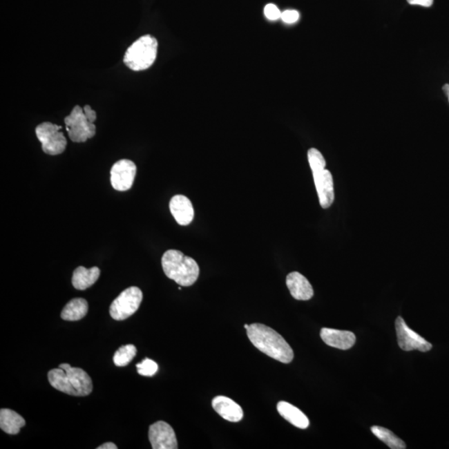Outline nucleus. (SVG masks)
I'll return each mask as SVG.
<instances>
[{"instance_id": "1", "label": "nucleus", "mask_w": 449, "mask_h": 449, "mask_svg": "<svg viewBox=\"0 0 449 449\" xmlns=\"http://www.w3.org/2000/svg\"><path fill=\"white\" fill-rule=\"evenodd\" d=\"M249 340L253 345L269 357L284 364L293 361V350L287 341L276 330L262 324H252L247 329Z\"/></svg>"}, {"instance_id": "2", "label": "nucleus", "mask_w": 449, "mask_h": 449, "mask_svg": "<svg viewBox=\"0 0 449 449\" xmlns=\"http://www.w3.org/2000/svg\"><path fill=\"white\" fill-rule=\"evenodd\" d=\"M48 382L62 393L85 397L92 393L93 382L83 369L73 368L70 365L61 364L48 374Z\"/></svg>"}, {"instance_id": "3", "label": "nucleus", "mask_w": 449, "mask_h": 449, "mask_svg": "<svg viewBox=\"0 0 449 449\" xmlns=\"http://www.w3.org/2000/svg\"><path fill=\"white\" fill-rule=\"evenodd\" d=\"M163 271L181 287H191L198 280L200 269L197 261L182 251L169 250L162 258Z\"/></svg>"}, {"instance_id": "4", "label": "nucleus", "mask_w": 449, "mask_h": 449, "mask_svg": "<svg viewBox=\"0 0 449 449\" xmlns=\"http://www.w3.org/2000/svg\"><path fill=\"white\" fill-rule=\"evenodd\" d=\"M157 40L152 35L142 36L131 45L124 55L126 66L133 71H142L153 66L157 56Z\"/></svg>"}, {"instance_id": "5", "label": "nucleus", "mask_w": 449, "mask_h": 449, "mask_svg": "<svg viewBox=\"0 0 449 449\" xmlns=\"http://www.w3.org/2000/svg\"><path fill=\"white\" fill-rule=\"evenodd\" d=\"M142 292L136 287H129L122 292L110 305V316L115 321H124L132 316L142 301Z\"/></svg>"}, {"instance_id": "6", "label": "nucleus", "mask_w": 449, "mask_h": 449, "mask_svg": "<svg viewBox=\"0 0 449 449\" xmlns=\"http://www.w3.org/2000/svg\"><path fill=\"white\" fill-rule=\"evenodd\" d=\"M65 125L71 141L84 142L95 136L96 126L89 122L84 109L79 106L73 108L70 115L65 117Z\"/></svg>"}, {"instance_id": "7", "label": "nucleus", "mask_w": 449, "mask_h": 449, "mask_svg": "<svg viewBox=\"0 0 449 449\" xmlns=\"http://www.w3.org/2000/svg\"><path fill=\"white\" fill-rule=\"evenodd\" d=\"M62 126L51 122H43L37 126V137L42 144V150L46 154L56 156L63 153L66 149L67 140L60 130Z\"/></svg>"}, {"instance_id": "8", "label": "nucleus", "mask_w": 449, "mask_h": 449, "mask_svg": "<svg viewBox=\"0 0 449 449\" xmlns=\"http://www.w3.org/2000/svg\"><path fill=\"white\" fill-rule=\"evenodd\" d=\"M396 334H397L398 344L404 351L417 350L421 352H427L432 348V345L426 338L412 330L407 325L402 317L399 316L395 322Z\"/></svg>"}, {"instance_id": "9", "label": "nucleus", "mask_w": 449, "mask_h": 449, "mask_svg": "<svg viewBox=\"0 0 449 449\" xmlns=\"http://www.w3.org/2000/svg\"><path fill=\"white\" fill-rule=\"evenodd\" d=\"M137 174V166L133 161L122 159L111 169V183L114 189L126 191L132 189Z\"/></svg>"}, {"instance_id": "10", "label": "nucleus", "mask_w": 449, "mask_h": 449, "mask_svg": "<svg viewBox=\"0 0 449 449\" xmlns=\"http://www.w3.org/2000/svg\"><path fill=\"white\" fill-rule=\"evenodd\" d=\"M149 437L153 449H178V444L173 428L164 421H158L149 427Z\"/></svg>"}, {"instance_id": "11", "label": "nucleus", "mask_w": 449, "mask_h": 449, "mask_svg": "<svg viewBox=\"0 0 449 449\" xmlns=\"http://www.w3.org/2000/svg\"><path fill=\"white\" fill-rule=\"evenodd\" d=\"M314 185L322 208L327 209L332 205L334 200V181L330 171L322 170L313 173Z\"/></svg>"}, {"instance_id": "12", "label": "nucleus", "mask_w": 449, "mask_h": 449, "mask_svg": "<svg viewBox=\"0 0 449 449\" xmlns=\"http://www.w3.org/2000/svg\"><path fill=\"white\" fill-rule=\"evenodd\" d=\"M169 207L175 222L181 226H187L193 222L194 218L193 206L185 195H174L171 200Z\"/></svg>"}, {"instance_id": "13", "label": "nucleus", "mask_w": 449, "mask_h": 449, "mask_svg": "<svg viewBox=\"0 0 449 449\" xmlns=\"http://www.w3.org/2000/svg\"><path fill=\"white\" fill-rule=\"evenodd\" d=\"M212 407L220 417L230 422H240L243 419L242 407L226 396H218L212 400Z\"/></svg>"}, {"instance_id": "14", "label": "nucleus", "mask_w": 449, "mask_h": 449, "mask_svg": "<svg viewBox=\"0 0 449 449\" xmlns=\"http://www.w3.org/2000/svg\"><path fill=\"white\" fill-rule=\"evenodd\" d=\"M321 337L326 345L343 350L352 348L356 341L352 332L329 328L321 329Z\"/></svg>"}, {"instance_id": "15", "label": "nucleus", "mask_w": 449, "mask_h": 449, "mask_svg": "<svg viewBox=\"0 0 449 449\" xmlns=\"http://www.w3.org/2000/svg\"><path fill=\"white\" fill-rule=\"evenodd\" d=\"M287 285L293 298L298 300H309L314 296V289L309 280L297 271L289 273Z\"/></svg>"}, {"instance_id": "16", "label": "nucleus", "mask_w": 449, "mask_h": 449, "mask_svg": "<svg viewBox=\"0 0 449 449\" xmlns=\"http://www.w3.org/2000/svg\"><path fill=\"white\" fill-rule=\"evenodd\" d=\"M277 410H278L281 417H283L295 427L305 430L309 426L307 416L291 403L280 401L277 404Z\"/></svg>"}, {"instance_id": "17", "label": "nucleus", "mask_w": 449, "mask_h": 449, "mask_svg": "<svg viewBox=\"0 0 449 449\" xmlns=\"http://www.w3.org/2000/svg\"><path fill=\"white\" fill-rule=\"evenodd\" d=\"M100 276L99 267H93L86 269L84 267H77L73 271L72 284L73 287L79 291H84L97 283Z\"/></svg>"}, {"instance_id": "18", "label": "nucleus", "mask_w": 449, "mask_h": 449, "mask_svg": "<svg viewBox=\"0 0 449 449\" xmlns=\"http://www.w3.org/2000/svg\"><path fill=\"white\" fill-rule=\"evenodd\" d=\"M26 420L10 409H2L0 410V428L8 434H18L20 430L26 426Z\"/></svg>"}, {"instance_id": "19", "label": "nucleus", "mask_w": 449, "mask_h": 449, "mask_svg": "<svg viewBox=\"0 0 449 449\" xmlns=\"http://www.w3.org/2000/svg\"><path fill=\"white\" fill-rule=\"evenodd\" d=\"M88 312V301L83 298H75L65 305L61 313V318L67 321H77L83 319Z\"/></svg>"}, {"instance_id": "20", "label": "nucleus", "mask_w": 449, "mask_h": 449, "mask_svg": "<svg viewBox=\"0 0 449 449\" xmlns=\"http://www.w3.org/2000/svg\"><path fill=\"white\" fill-rule=\"evenodd\" d=\"M371 431L379 440H381L392 449H405L407 448L405 443L402 439L385 428L373 426L371 428Z\"/></svg>"}, {"instance_id": "21", "label": "nucleus", "mask_w": 449, "mask_h": 449, "mask_svg": "<svg viewBox=\"0 0 449 449\" xmlns=\"http://www.w3.org/2000/svg\"><path fill=\"white\" fill-rule=\"evenodd\" d=\"M137 348L133 345L121 346L113 356V362L116 366L124 367L130 364L137 355Z\"/></svg>"}, {"instance_id": "22", "label": "nucleus", "mask_w": 449, "mask_h": 449, "mask_svg": "<svg viewBox=\"0 0 449 449\" xmlns=\"http://www.w3.org/2000/svg\"><path fill=\"white\" fill-rule=\"evenodd\" d=\"M308 161L312 173L325 169L326 162L319 150L310 149L308 151Z\"/></svg>"}, {"instance_id": "23", "label": "nucleus", "mask_w": 449, "mask_h": 449, "mask_svg": "<svg viewBox=\"0 0 449 449\" xmlns=\"http://www.w3.org/2000/svg\"><path fill=\"white\" fill-rule=\"evenodd\" d=\"M137 373L142 376L152 377L157 372L158 365L153 359H145L137 365Z\"/></svg>"}, {"instance_id": "24", "label": "nucleus", "mask_w": 449, "mask_h": 449, "mask_svg": "<svg viewBox=\"0 0 449 449\" xmlns=\"http://www.w3.org/2000/svg\"><path fill=\"white\" fill-rule=\"evenodd\" d=\"M264 13L265 17L269 20H272V21L280 19L281 14H283L279 10V8L273 5V3H268V5L265 7Z\"/></svg>"}, {"instance_id": "25", "label": "nucleus", "mask_w": 449, "mask_h": 449, "mask_svg": "<svg viewBox=\"0 0 449 449\" xmlns=\"http://www.w3.org/2000/svg\"><path fill=\"white\" fill-rule=\"evenodd\" d=\"M281 19L287 23H294L298 21L300 19L299 12L293 10H288L281 14Z\"/></svg>"}, {"instance_id": "26", "label": "nucleus", "mask_w": 449, "mask_h": 449, "mask_svg": "<svg viewBox=\"0 0 449 449\" xmlns=\"http://www.w3.org/2000/svg\"><path fill=\"white\" fill-rule=\"evenodd\" d=\"M84 111L86 117H88L89 122H93V124H95V122L97 120V114L95 111H93L92 108L90 107L89 105H86L85 107L84 108Z\"/></svg>"}, {"instance_id": "27", "label": "nucleus", "mask_w": 449, "mask_h": 449, "mask_svg": "<svg viewBox=\"0 0 449 449\" xmlns=\"http://www.w3.org/2000/svg\"><path fill=\"white\" fill-rule=\"evenodd\" d=\"M407 1L410 5L423 7H430L434 3V0H407Z\"/></svg>"}, {"instance_id": "28", "label": "nucleus", "mask_w": 449, "mask_h": 449, "mask_svg": "<svg viewBox=\"0 0 449 449\" xmlns=\"http://www.w3.org/2000/svg\"><path fill=\"white\" fill-rule=\"evenodd\" d=\"M97 449H117V445L113 443H106L101 446L97 447Z\"/></svg>"}, {"instance_id": "29", "label": "nucleus", "mask_w": 449, "mask_h": 449, "mask_svg": "<svg viewBox=\"0 0 449 449\" xmlns=\"http://www.w3.org/2000/svg\"><path fill=\"white\" fill-rule=\"evenodd\" d=\"M443 88L444 90V92H446L447 95L448 96L449 95V85L448 84L444 85Z\"/></svg>"}, {"instance_id": "30", "label": "nucleus", "mask_w": 449, "mask_h": 449, "mask_svg": "<svg viewBox=\"0 0 449 449\" xmlns=\"http://www.w3.org/2000/svg\"><path fill=\"white\" fill-rule=\"evenodd\" d=\"M249 326H250V325H245L244 327H245V329H247L249 328Z\"/></svg>"}, {"instance_id": "31", "label": "nucleus", "mask_w": 449, "mask_h": 449, "mask_svg": "<svg viewBox=\"0 0 449 449\" xmlns=\"http://www.w3.org/2000/svg\"><path fill=\"white\" fill-rule=\"evenodd\" d=\"M448 99H449V95H448Z\"/></svg>"}]
</instances>
